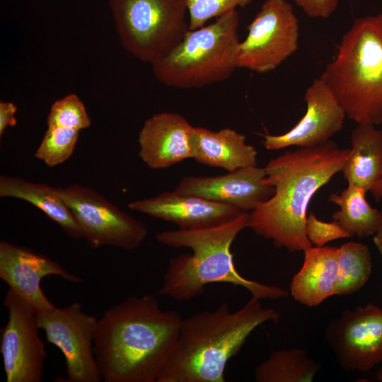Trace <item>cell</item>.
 <instances>
[{
	"instance_id": "obj_1",
	"label": "cell",
	"mask_w": 382,
	"mask_h": 382,
	"mask_svg": "<svg viewBox=\"0 0 382 382\" xmlns=\"http://www.w3.org/2000/svg\"><path fill=\"white\" fill-rule=\"evenodd\" d=\"M183 318L153 295L131 296L98 319L95 357L105 382H157Z\"/></svg>"
},
{
	"instance_id": "obj_2",
	"label": "cell",
	"mask_w": 382,
	"mask_h": 382,
	"mask_svg": "<svg viewBox=\"0 0 382 382\" xmlns=\"http://www.w3.org/2000/svg\"><path fill=\"white\" fill-rule=\"evenodd\" d=\"M350 149L332 141L299 148L272 158L264 167L265 182L274 188L267 201L249 213L248 228L290 252L304 251L307 209L313 195L342 171Z\"/></svg>"
},
{
	"instance_id": "obj_3",
	"label": "cell",
	"mask_w": 382,
	"mask_h": 382,
	"mask_svg": "<svg viewBox=\"0 0 382 382\" xmlns=\"http://www.w3.org/2000/svg\"><path fill=\"white\" fill-rule=\"evenodd\" d=\"M251 299L231 311L227 303L183 319L173 353L157 382H224L228 361L260 325L279 313Z\"/></svg>"
},
{
	"instance_id": "obj_4",
	"label": "cell",
	"mask_w": 382,
	"mask_h": 382,
	"mask_svg": "<svg viewBox=\"0 0 382 382\" xmlns=\"http://www.w3.org/2000/svg\"><path fill=\"white\" fill-rule=\"evenodd\" d=\"M249 213L219 226L199 229L161 231L155 238L173 248H188L191 254L173 258L163 277L158 295L187 301L201 295L207 284L228 283L239 286L258 300L278 299L287 295L284 289L242 276L233 262L231 245L237 235L248 227Z\"/></svg>"
},
{
	"instance_id": "obj_5",
	"label": "cell",
	"mask_w": 382,
	"mask_h": 382,
	"mask_svg": "<svg viewBox=\"0 0 382 382\" xmlns=\"http://www.w3.org/2000/svg\"><path fill=\"white\" fill-rule=\"evenodd\" d=\"M320 79L349 119L382 123V13L354 21Z\"/></svg>"
},
{
	"instance_id": "obj_6",
	"label": "cell",
	"mask_w": 382,
	"mask_h": 382,
	"mask_svg": "<svg viewBox=\"0 0 382 382\" xmlns=\"http://www.w3.org/2000/svg\"><path fill=\"white\" fill-rule=\"evenodd\" d=\"M239 14L231 11L189 30L169 52L151 64L155 78L177 88H199L229 78L238 68Z\"/></svg>"
},
{
	"instance_id": "obj_7",
	"label": "cell",
	"mask_w": 382,
	"mask_h": 382,
	"mask_svg": "<svg viewBox=\"0 0 382 382\" xmlns=\"http://www.w3.org/2000/svg\"><path fill=\"white\" fill-rule=\"evenodd\" d=\"M122 47L151 64L169 52L190 30L185 0H109Z\"/></svg>"
},
{
	"instance_id": "obj_8",
	"label": "cell",
	"mask_w": 382,
	"mask_h": 382,
	"mask_svg": "<svg viewBox=\"0 0 382 382\" xmlns=\"http://www.w3.org/2000/svg\"><path fill=\"white\" fill-rule=\"evenodd\" d=\"M238 45V68L271 71L298 49L299 23L286 0H265Z\"/></svg>"
},
{
	"instance_id": "obj_9",
	"label": "cell",
	"mask_w": 382,
	"mask_h": 382,
	"mask_svg": "<svg viewBox=\"0 0 382 382\" xmlns=\"http://www.w3.org/2000/svg\"><path fill=\"white\" fill-rule=\"evenodd\" d=\"M86 239L93 248L112 245L132 250L146 239V226L121 210L96 190L71 184L59 188Z\"/></svg>"
},
{
	"instance_id": "obj_10",
	"label": "cell",
	"mask_w": 382,
	"mask_h": 382,
	"mask_svg": "<svg viewBox=\"0 0 382 382\" xmlns=\"http://www.w3.org/2000/svg\"><path fill=\"white\" fill-rule=\"evenodd\" d=\"M47 342L64 355L68 382H100L103 378L93 350L98 319L80 303L37 313Z\"/></svg>"
},
{
	"instance_id": "obj_11",
	"label": "cell",
	"mask_w": 382,
	"mask_h": 382,
	"mask_svg": "<svg viewBox=\"0 0 382 382\" xmlns=\"http://www.w3.org/2000/svg\"><path fill=\"white\" fill-rule=\"evenodd\" d=\"M4 305L8 320L1 331V353L7 382L42 381L47 353L39 336L37 313L8 289Z\"/></svg>"
},
{
	"instance_id": "obj_12",
	"label": "cell",
	"mask_w": 382,
	"mask_h": 382,
	"mask_svg": "<svg viewBox=\"0 0 382 382\" xmlns=\"http://www.w3.org/2000/svg\"><path fill=\"white\" fill-rule=\"evenodd\" d=\"M325 338L345 371H366L382 362V309L373 303L344 310Z\"/></svg>"
},
{
	"instance_id": "obj_13",
	"label": "cell",
	"mask_w": 382,
	"mask_h": 382,
	"mask_svg": "<svg viewBox=\"0 0 382 382\" xmlns=\"http://www.w3.org/2000/svg\"><path fill=\"white\" fill-rule=\"evenodd\" d=\"M304 100L306 112L288 132L279 134H264L262 144L268 150L289 146L308 148L325 144L340 132L347 117L336 98L319 78L306 89Z\"/></svg>"
},
{
	"instance_id": "obj_14",
	"label": "cell",
	"mask_w": 382,
	"mask_h": 382,
	"mask_svg": "<svg viewBox=\"0 0 382 382\" xmlns=\"http://www.w3.org/2000/svg\"><path fill=\"white\" fill-rule=\"evenodd\" d=\"M49 275L59 276L72 283L83 281L47 256L6 241H0V278L36 313L55 306L40 286L42 279Z\"/></svg>"
},
{
	"instance_id": "obj_15",
	"label": "cell",
	"mask_w": 382,
	"mask_h": 382,
	"mask_svg": "<svg viewBox=\"0 0 382 382\" xmlns=\"http://www.w3.org/2000/svg\"><path fill=\"white\" fill-rule=\"evenodd\" d=\"M265 178L264 168L250 166L219 176H185L175 190L250 213L274 194V187L265 182Z\"/></svg>"
},
{
	"instance_id": "obj_16",
	"label": "cell",
	"mask_w": 382,
	"mask_h": 382,
	"mask_svg": "<svg viewBox=\"0 0 382 382\" xmlns=\"http://www.w3.org/2000/svg\"><path fill=\"white\" fill-rule=\"evenodd\" d=\"M131 210L172 222L181 229H199L221 225L243 212L239 209L199 196L175 190L154 197L131 202Z\"/></svg>"
},
{
	"instance_id": "obj_17",
	"label": "cell",
	"mask_w": 382,
	"mask_h": 382,
	"mask_svg": "<svg viewBox=\"0 0 382 382\" xmlns=\"http://www.w3.org/2000/svg\"><path fill=\"white\" fill-rule=\"evenodd\" d=\"M192 128L185 117L176 112L152 115L139 132V156L152 169L166 168L192 158Z\"/></svg>"
},
{
	"instance_id": "obj_18",
	"label": "cell",
	"mask_w": 382,
	"mask_h": 382,
	"mask_svg": "<svg viewBox=\"0 0 382 382\" xmlns=\"http://www.w3.org/2000/svg\"><path fill=\"white\" fill-rule=\"evenodd\" d=\"M190 141L192 158L199 163L228 171L257 166L256 149L246 144L245 135L233 129L212 131L193 127Z\"/></svg>"
},
{
	"instance_id": "obj_19",
	"label": "cell",
	"mask_w": 382,
	"mask_h": 382,
	"mask_svg": "<svg viewBox=\"0 0 382 382\" xmlns=\"http://www.w3.org/2000/svg\"><path fill=\"white\" fill-rule=\"evenodd\" d=\"M303 252V262L292 277L290 293L301 304L315 307L334 295L338 271V248L316 246Z\"/></svg>"
},
{
	"instance_id": "obj_20",
	"label": "cell",
	"mask_w": 382,
	"mask_h": 382,
	"mask_svg": "<svg viewBox=\"0 0 382 382\" xmlns=\"http://www.w3.org/2000/svg\"><path fill=\"white\" fill-rule=\"evenodd\" d=\"M0 197L26 201L40 209L70 237L81 238L82 233L59 188L28 181L18 176H0Z\"/></svg>"
},
{
	"instance_id": "obj_21",
	"label": "cell",
	"mask_w": 382,
	"mask_h": 382,
	"mask_svg": "<svg viewBox=\"0 0 382 382\" xmlns=\"http://www.w3.org/2000/svg\"><path fill=\"white\" fill-rule=\"evenodd\" d=\"M352 148L343 168L348 185L369 191L382 178V131L358 125L351 134Z\"/></svg>"
},
{
	"instance_id": "obj_22",
	"label": "cell",
	"mask_w": 382,
	"mask_h": 382,
	"mask_svg": "<svg viewBox=\"0 0 382 382\" xmlns=\"http://www.w3.org/2000/svg\"><path fill=\"white\" fill-rule=\"evenodd\" d=\"M366 192L361 187L348 185L340 194L329 196V201L340 207L332 214L333 221L352 237L374 236L382 228V212L369 204L366 199Z\"/></svg>"
},
{
	"instance_id": "obj_23",
	"label": "cell",
	"mask_w": 382,
	"mask_h": 382,
	"mask_svg": "<svg viewBox=\"0 0 382 382\" xmlns=\"http://www.w3.org/2000/svg\"><path fill=\"white\" fill-rule=\"evenodd\" d=\"M320 364L311 359L305 349H279L255 369L258 382H311Z\"/></svg>"
},
{
	"instance_id": "obj_24",
	"label": "cell",
	"mask_w": 382,
	"mask_h": 382,
	"mask_svg": "<svg viewBox=\"0 0 382 382\" xmlns=\"http://www.w3.org/2000/svg\"><path fill=\"white\" fill-rule=\"evenodd\" d=\"M372 272L369 247L357 242H348L338 248V271L334 295L345 296L360 290Z\"/></svg>"
},
{
	"instance_id": "obj_25",
	"label": "cell",
	"mask_w": 382,
	"mask_h": 382,
	"mask_svg": "<svg viewBox=\"0 0 382 382\" xmlns=\"http://www.w3.org/2000/svg\"><path fill=\"white\" fill-rule=\"evenodd\" d=\"M79 136L77 130L47 127L34 156L50 167L62 163L72 155Z\"/></svg>"
},
{
	"instance_id": "obj_26",
	"label": "cell",
	"mask_w": 382,
	"mask_h": 382,
	"mask_svg": "<svg viewBox=\"0 0 382 382\" xmlns=\"http://www.w3.org/2000/svg\"><path fill=\"white\" fill-rule=\"evenodd\" d=\"M84 103L74 93L55 100L47 117V127H59L80 131L91 125Z\"/></svg>"
},
{
	"instance_id": "obj_27",
	"label": "cell",
	"mask_w": 382,
	"mask_h": 382,
	"mask_svg": "<svg viewBox=\"0 0 382 382\" xmlns=\"http://www.w3.org/2000/svg\"><path fill=\"white\" fill-rule=\"evenodd\" d=\"M253 0H185L189 16V28L195 30L204 26L212 19L219 18L238 7H245Z\"/></svg>"
},
{
	"instance_id": "obj_28",
	"label": "cell",
	"mask_w": 382,
	"mask_h": 382,
	"mask_svg": "<svg viewBox=\"0 0 382 382\" xmlns=\"http://www.w3.org/2000/svg\"><path fill=\"white\" fill-rule=\"evenodd\" d=\"M306 232L312 245L316 247L325 246L326 243L336 239L352 237L335 221H321L313 212L307 215Z\"/></svg>"
},
{
	"instance_id": "obj_29",
	"label": "cell",
	"mask_w": 382,
	"mask_h": 382,
	"mask_svg": "<svg viewBox=\"0 0 382 382\" xmlns=\"http://www.w3.org/2000/svg\"><path fill=\"white\" fill-rule=\"evenodd\" d=\"M303 12L313 18H326L337 9L339 0H294Z\"/></svg>"
},
{
	"instance_id": "obj_30",
	"label": "cell",
	"mask_w": 382,
	"mask_h": 382,
	"mask_svg": "<svg viewBox=\"0 0 382 382\" xmlns=\"http://www.w3.org/2000/svg\"><path fill=\"white\" fill-rule=\"evenodd\" d=\"M17 106L10 101L0 102V137L8 127H14L17 124L16 113Z\"/></svg>"
},
{
	"instance_id": "obj_31",
	"label": "cell",
	"mask_w": 382,
	"mask_h": 382,
	"mask_svg": "<svg viewBox=\"0 0 382 382\" xmlns=\"http://www.w3.org/2000/svg\"><path fill=\"white\" fill-rule=\"evenodd\" d=\"M369 191L375 200L379 202L382 199V178L376 182Z\"/></svg>"
},
{
	"instance_id": "obj_32",
	"label": "cell",
	"mask_w": 382,
	"mask_h": 382,
	"mask_svg": "<svg viewBox=\"0 0 382 382\" xmlns=\"http://www.w3.org/2000/svg\"><path fill=\"white\" fill-rule=\"evenodd\" d=\"M373 241L382 255V228L373 236Z\"/></svg>"
},
{
	"instance_id": "obj_33",
	"label": "cell",
	"mask_w": 382,
	"mask_h": 382,
	"mask_svg": "<svg viewBox=\"0 0 382 382\" xmlns=\"http://www.w3.org/2000/svg\"><path fill=\"white\" fill-rule=\"evenodd\" d=\"M377 378L379 381H382V368L378 372Z\"/></svg>"
}]
</instances>
